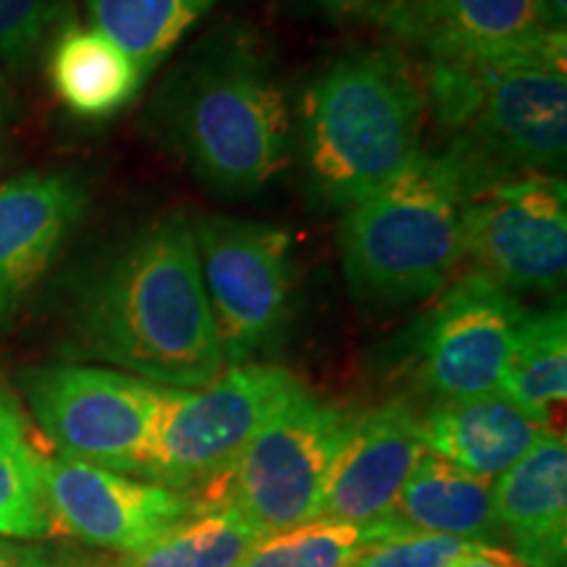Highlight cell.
Listing matches in <instances>:
<instances>
[{"instance_id": "obj_1", "label": "cell", "mask_w": 567, "mask_h": 567, "mask_svg": "<svg viewBox=\"0 0 567 567\" xmlns=\"http://www.w3.org/2000/svg\"><path fill=\"white\" fill-rule=\"evenodd\" d=\"M74 334L90 358L166 389H203L224 371L184 213L142 226L84 276Z\"/></svg>"}, {"instance_id": "obj_2", "label": "cell", "mask_w": 567, "mask_h": 567, "mask_svg": "<svg viewBox=\"0 0 567 567\" xmlns=\"http://www.w3.org/2000/svg\"><path fill=\"white\" fill-rule=\"evenodd\" d=\"M155 122L216 195H260L292 161L287 92L264 40L243 24L197 42L163 84Z\"/></svg>"}, {"instance_id": "obj_3", "label": "cell", "mask_w": 567, "mask_h": 567, "mask_svg": "<svg viewBox=\"0 0 567 567\" xmlns=\"http://www.w3.org/2000/svg\"><path fill=\"white\" fill-rule=\"evenodd\" d=\"M295 118L310 195L347 210L423 151V82L392 48L352 51L302 90Z\"/></svg>"}, {"instance_id": "obj_4", "label": "cell", "mask_w": 567, "mask_h": 567, "mask_svg": "<svg viewBox=\"0 0 567 567\" xmlns=\"http://www.w3.org/2000/svg\"><path fill=\"white\" fill-rule=\"evenodd\" d=\"M423 95L471 193L565 168V55L429 61Z\"/></svg>"}, {"instance_id": "obj_5", "label": "cell", "mask_w": 567, "mask_h": 567, "mask_svg": "<svg viewBox=\"0 0 567 567\" xmlns=\"http://www.w3.org/2000/svg\"><path fill=\"white\" fill-rule=\"evenodd\" d=\"M471 197L463 174L442 151H421L392 179L344 210L339 255L360 302L400 308L439 295L463 247Z\"/></svg>"}, {"instance_id": "obj_6", "label": "cell", "mask_w": 567, "mask_h": 567, "mask_svg": "<svg viewBox=\"0 0 567 567\" xmlns=\"http://www.w3.org/2000/svg\"><path fill=\"white\" fill-rule=\"evenodd\" d=\"M352 417L300 386L205 499L239 509L266 536L318 520L326 481Z\"/></svg>"}, {"instance_id": "obj_7", "label": "cell", "mask_w": 567, "mask_h": 567, "mask_svg": "<svg viewBox=\"0 0 567 567\" xmlns=\"http://www.w3.org/2000/svg\"><path fill=\"white\" fill-rule=\"evenodd\" d=\"M300 386L287 368L250 360L203 389H168L142 478L187 494L216 484Z\"/></svg>"}, {"instance_id": "obj_8", "label": "cell", "mask_w": 567, "mask_h": 567, "mask_svg": "<svg viewBox=\"0 0 567 567\" xmlns=\"http://www.w3.org/2000/svg\"><path fill=\"white\" fill-rule=\"evenodd\" d=\"M193 237L224 363H250L284 337L295 310V243L279 226L208 213Z\"/></svg>"}, {"instance_id": "obj_9", "label": "cell", "mask_w": 567, "mask_h": 567, "mask_svg": "<svg viewBox=\"0 0 567 567\" xmlns=\"http://www.w3.org/2000/svg\"><path fill=\"white\" fill-rule=\"evenodd\" d=\"M21 386L61 457L145 476L166 386L76 363L30 368L21 375Z\"/></svg>"}, {"instance_id": "obj_10", "label": "cell", "mask_w": 567, "mask_h": 567, "mask_svg": "<svg viewBox=\"0 0 567 567\" xmlns=\"http://www.w3.org/2000/svg\"><path fill=\"white\" fill-rule=\"evenodd\" d=\"M465 258L509 292H557L567 274V187L534 174L471 193L463 213Z\"/></svg>"}, {"instance_id": "obj_11", "label": "cell", "mask_w": 567, "mask_h": 567, "mask_svg": "<svg viewBox=\"0 0 567 567\" xmlns=\"http://www.w3.org/2000/svg\"><path fill=\"white\" fill-rule=\"evenodd\" d=\"M526 313L509 289L481 271L444 287L434 308L415 326L421 381L436 400L499 389Z\"/></svg>"}, {"instance_id": "obj_12", "label": "cell", "mask_w": 567, "mask_h": 567, "mask_svg": "<svg viewBox=\"0 0 567 567\" xmlns=\"http://www.w3.org/2000/svg\"><path fill=\"white\" fill-rule=\"evenodd\" d=\"M42 486L55 534L122 557L151 547L197 509L195 494L66 457H42Z\"/></svg>"}, {"instance_id": "obj_13", "label": "cell", "mask_w": 567, "mask_h": 567, "mask_svg": "<svg viewBox=\"0 0 567 567\" xmlns=\"http://www.w3.org/2000/svg\"><path fill=\"white\" fill-rule=\"evenodd\" d=\"M384 24L429 61H505L565 55L534 0H384Z\"/></svg>"}, {"instance_id": "obj_14", "label": "cell", "mask_w": 567, "mask_h": 567, "mask_svg": "<svg viewBox=\"0 0 567 567\" xmlns=\"http://www.w3.org/2000/svg\"><path fill=\"white\" fill-rule=\"evenodd\" d=\"M423 452L421 415L405 400H389L352 417L326 481L318 520L363 528L389 523L396 496Z\"/></svg>"}, {"instance_id": "obj_15", "label": "cell", "mask_w": 567, "mask_h": 567, "mask_svg": "<svg viewBox=\"0 0 567 567\" xmlns=\"http://www.w3.org/2000/svg\"><path fill=\"white\" fill-rule=\"evenodd\" d=\"M71 172H32L0 184V323L38 287L87 210Z\"/></svg>"}, {"instance_id": "obj_16", "label": "cell", "mask_w": 567, "mask_h": 567, "mask_svg": "<svg viewBox=\"0 0 567 567\" xmlns=\"http://www.w3.org/2000/svg\"><path fill=\"white\" fill-rule=\"evenodd\" d=\"M494 509L509 551L523 567H565L567 442L547 431L542 442L494 481Z\"/></svg>"}, {"instance_id": "obj_17", "label": "cell", "mask_w": 567, "mask_h": 567, "mask_svg": "<svg viewBox=\"0 0 567 567\" xmlns=\"http://www.w3.org/2000/svg\"><path fill=\"white\" fill-rule=\"evenodd\" d=\"M551 431L549 421L517 405L502 389L455 400H436L421 417V439L431 455L496 481Z\"/></svg>"}, {"instance_id": "obj_18", "label": "cell", "mask_w": 567, "mask_h": 567, "mask_svg": "<svg viewBox=\"0 0 567 567\" xmlns=\"http://www.w3.org/2000/svg\"><path fill=\"white\" fill-rule=\"evenodd\" d=\"M389 523L400 530L455 536L484 547L505 544L494 509V481L473 476L429 450L396 496Z\"/></svg>"}, {"instance_id": "obj_19", "label": "cell", "mask_w": 567, "mask_h": 567, "mask_svg": "<svg viewBox=\"0 0 567 567\" xmlns=\"http://www.w3.org/2000/svg\"><path fill=\"white\" fill-rule=\"evenodd\" d=\"M48 76L59 101L80 118H109L130 105L147 80L116 42L71 21L48 48Z\"/></svg>"}, {"instance_id": "obj_20", "label": "cell", "mask_w": 567, "mask_h": 567, "mask_svg": "<svg viewBox=\"0 0 567 567\" xmlns=\"http://www.w3.org/2000/svg\"><path fill=\"white\" fill-rule=\"evenodd\" d=\"M264 530L226 502L205 499L187 520L153 542L151 547L116 559L111 567H237Z\"/></svg>"}, {"instance_id": "obj_21", "label": "cell", "mask_w": 567, "mask_h": 567, "mask_svg": "<svg viewBox=\"0 0 567 567\" xmlns=\"http://www.w3.org/2000/svg\"><path fill=\"white\" fill-rule=\"evenodd\" d=\"M218 0H84L92 30L151 76Z\"/></svg>"}, {"instance_id": "obj_22", "label": "cell", "mask_w": 567, "mask_h": 567, "mask_svg": "<svg viewBox=\"0 0 567 567\" xmlns=\"http://www.w3.org/2000/svg\"><path fill=\"white\" fill-rule=\"evenodd\" d=\"M499 389L544 421H549L551 408L565 402L567 316L563 305L523 316Z\"/></svg>"}, {"instance_id": "obj_23", "label": "cell", "mask_w": 567, "mask_h": 567, "mask_svg": "<svg viewBox=\"0 0 567 567\" xmlns=\"http://www.w3.org/2000/svg\"><path fill=\"white\" fill-rule=\"evenodd\" d=\"M53 534L42 486V457L30 442L19 408L0 394V536L38 542Z\"/></svg>"}, {"instance_id": "obj_24", "label": "cell", "mask_w": 567, "mask_h": 567, "mask_svg": "<svg viewBox=\"0 0 567 567\" xmlns=\"http://www.w3.org/2000/svg\"><path fill=\"white\" fill-rule=\"evenodd\" d=\"M400 534L394 523L350 526L337 520H313L255 544L237 567H350L375 538Z\"/></svg>"}, {"instance_id": "obj_25", "label": "cell", "mask_w": 567, "mask_h": 567, "mask_svg": "<svg viewBox=\"0 0 567 567\" xmlns=\"http://www.w3.org/2000/svg\"><path fill=\"white\" fill-rule=\"evenodd\" d=\"M71 21L74 0H0V66L24 74Z\"/></svg>"}, {"instance_id": "obj_26", "label": "cell", "mask_w": 567, "mask_h": 567, "mask_svg": "<svg viewBox=\"0 0 567 567\" xmlns=\"http://www.w3.org/2000/svg\"><path fill=\"white\" fill-rule=\"evenodd\" d=\"M484 544H471L455 536L400 530L375 538L354 557L350 567H455L467 551Z\"/></svg>"}, {"instance_id": "obj_27", "label": "cell", "mask_w": 567, "mask_h": 567, "mask_svg": "<svg viewBox=\"0 0 567 567\" xmlns=\"http://www.w3.org/2000/svg\"><path fill=\"white\" fill-rule=\"evenodd\" d=\"M0 567H61L42 544H0Z\"/></svg>"}, {"instance_id": "obj_28", "label": "cell", "mask_w": 567, "mask_h": 567, "mask_svg": "<svg viewBox=\"0 0 567 567\" xmlns=\"http://www.w3.org/2000/svg\"><path fill=\"white\" fill-rule=\"evenodd\" d=\"M455 567H523L505 547H476L460 559Z\"/></svg>"}, {"instance_id": "obj_29", "label": "cell", "mask_w": 567, "mask_h": 567, "mask_svg": "<svg viewBox=\"0 0 567 567\" xmlns=\"http://www.w3.org/2000/svg\"><path fill=\"white\" fill-rule=\"evenodd\" d=\"M538 21L547 32H565L567 0H534Z\"/></svg>"}, {"instance_id": "obj_30", "label": "cell", "mask_w": 567, "mask_h": 567, "mask_svg": "<svg viewBox=\"0 0 567 567\" xmlns=\"http://www.w3.org/2000/svg\"><path fill=\"white\" fill-rule=\"evenodd\" d=\"M318 3L339 13H354V11L371 9V6L379 3V0H318Z\"/></svg>"}, {"instance_id": "obj_31", "label": "cell", "mask_w": 567, "mask_h": 567, "mask_svg": "<svg viewBox=\"0 0 567 567\" xmlns=\"http://www.w3.org/2000/svg\"><path fill=\"white\" fill-rule=\"evenodd\" d=\"M9 109H11V101H9V87H6L3 74H0V145H3L6 126H9Z\"/></svg>"}]
</instances>
